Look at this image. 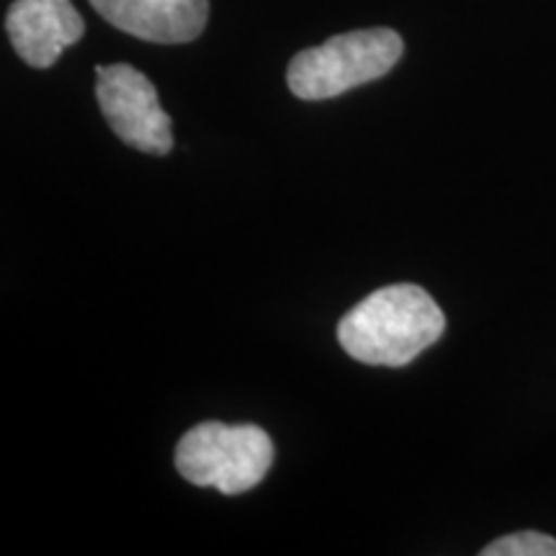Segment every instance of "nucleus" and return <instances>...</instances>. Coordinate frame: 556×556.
<instances>
[{"mask_svg":"<svg viewBox=\"0 0 556 556\" xmlns=\"http://www.w3.org/2000/svg\"><path fill=\"white\" fill-rule=\"evenodd\" d=\"M446 332V315L417 283H392L338 323L340 348L368 366H407Z\"/></svg>","mask_w":556,"mask_h":556,"instance_id":"obj_1","label":"nucleus"},{"mask_svg":"<svg viewBox=\"0 0 556 556\" xmlns=\"http://www.w3.org/2000/svg\"><path fill=\"white\" fill-rule=\"evenodd\" d=\"M405 54V41L394 29H358L338 34L319 47L302 50L289 62V90L302 101H328L351 88L374 83Z\"/></svg>","mask_w":556,"mask_h":556,"instance_id":"obj_2","label":"nucleus"},{"mask_svg":"<svg viewBox=\"0 0 556 556\" xmlns=\"http://www.w3.org/2000/svg\"><path fill=\"white\" fill-rule=\"evenodd\" d=\"M274 441L258 426L201 422L180 438L176 469L197 486H214L222 495H242L268 475Z\"/></svg>","mask_w":556,"mask_h":556,"instance_id":"obj_3","label":"nucleus"},{"mask_svg":"<svg viewBox=\"0 0 556 556\" xmlns=\"http://www.w3.org/2000/svg\"><path fill=\"white\" fill-rule=\"evenodd\" d=\"M96 99L114 135L148 155L173 150V122L160 106L157 88L131 65L96 67Z\"/></svg>","mask_w":556,"mask_h":556,"instance_id":"obj_4","label":"nucleus"},{"mask_svg":"<svg viewBox=\"0 0 556 556\" xmlns=\"http://www.w3.org/2000/svg\"><path fill=\"white\" fill-rule=\"evenodd\" d=\"M5 31L26 65L47 70L67 47L80 41L86 21L73 0H13L5 13Z\"/></svg>","mask_w":556,"mask_h":556,"instance_id":"obj_5","label":"nucleus"},{"mask_svg":"<svg viewBox=\"0 0 556 556\" xmlns=\"http://www.w3.org/2000/svg\"><path fill=\"white\" fill-rule=\"evenodd\" d=\"M90 5L116 29L155 45L193 41L208 18V0H90Z\"/></svg>","mask_w":556,"mask_h":556,"instance_id":"obj_6","label":"nucleus"},{"mask_svg":"<svg viewBox=\"0 0 556 556\" xmlns=\"http://www.w3.org/2000/svg\"><path fill=\"white\" fill-rule=\"evenodd\" d=\"M482 556H556V539L539 531H518L486 544Z\"/></svg>","mask_w":556,"mask_h":556,"instance_id":"obj_7","label":"nucleus"}]
</instances>
